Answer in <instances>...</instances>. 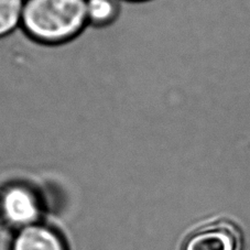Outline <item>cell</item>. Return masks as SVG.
Returning <instances> with one entry per match:
<instances>
[{
  "label": "cell",
  "mask_w": 250,
  "mask_h": 250,
  "mask_svg": "<svg viewBox=\"0 0 250 250\" xmlns=\"http://www.w3.org/2000/svg\"><path fill=\"white\" fill-rule=\"evenodd\" d=\"M87 23L86 0H25L21 19L25 32L49 44L71 40Z\"/></svg>",
  "instance_id": "obj_1"
},
{
  "label": "cell",
  "mask_w": 250,
  "mask_h": 250,
  "mask_svg": "<svg viewBox=\"0 0 250 250\" xmlns=\"http://www.w3.org/2000/svg\"><path fill=\"white\" fill-rule=\"evenodd\" d=\"M44 213L42 194L25 181H11L0 188V223L19 230L41 221Z\"/></svg>",
  "instance_id": "obj_2"
},
{
  "label": "cell",
  "mask_w": 250,
  "mask_h": 250,
  "mask_svg": "<svg viewBox=\"0 0 250 250\" xmlns=\"http://www.w3.org/2000/svg\"><path fill=\"white\" fill-rule=\"evenodd\" d=\"M9 250H68V246L57 228L39 222L17 230Z\"/></svg>",
  "instance_id": "obj_4"
},
{
  "label": "cell",
  "mask_w": 250,
  "mask_h": 250,
  "mask_svg": "<svg viewBox=\"0 0 250 250\" xmlns=\"http://www.w3.org/2000/svg\"><path fill=\"white\" fill-rule=\"evenodd\" d=\"M25 0H0V38L21 25Z\"/></svg>",
  "instance_id": "obj_6"
},
{
  "label": "cell",
  "mask_w": 250,
  "mask_h": 250,
  "mask_svg": "<svg viewBox=\"0 0 250 250\" xmlns=\"http://www.w3.org/2000/svg\"><path fill=\"white\" fill-rule=\"evenodd\" d=\"M89 24L106 25L116 19L119 11L118 0H86Z\"/></svg>",
  "instance_id": "obj_5"
},
{
  "label": "cell",
  "mask_w": 250,
  "mask_h": 250,
  "mask_svg": "<svg viewBox=\"0 0 250 250\" xmlns=\"http://www.w3.org/2000/svg\"><path fill=\"white\" fill-rule=\"evenodd\" d=\"M131 1H146V0H131Z\"/></svg>",
  "instance_id": "obj_7"
},
{
  "label": "cell",
  "mask_w": 250,
  "mask_h": 250,
  "mask_svg": "<svg viewBox=\"0 0 250 250\" xmlns=\"http://www.w3.org/2000/svg\"><path fill=\"white\" fill-rule=\"evenodd\" d=\"M241 228L230 219L219 218L202 224L183 240L181 250H244Z\"/></svg>",
  "instance_id": "obj_3"
}]
</instances>
